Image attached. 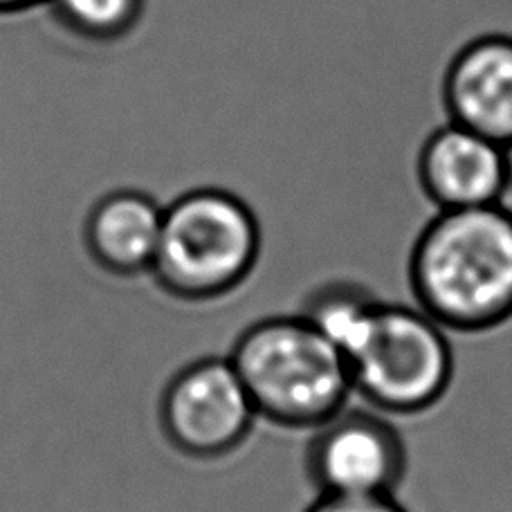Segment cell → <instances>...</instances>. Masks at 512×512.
<instances>
[{
    "instance_id": "obj_14",
    "label": "cell",
    "mask_w": 512,
    "mask_h": 512,
    "mask_svg": "<svg viewBox=\"0 0 512 512\" xmlns=\"http://www.w3.org/2000/svg\"><path fill=\"white\" fill-rule=\"evenodd\" d=\"M504 162H506V196H512V140L504 146Z\"/></svg>"
},
{
    "instance_id": "obj_11",
    "label": "cell",
    "mask_w": 512,
    "mask_h": 512,
    "mask_svg": "<svg viewBox=\"0 0 512 512\" xmlns=\"http://www.w3.org/2000/svg\"><path fill=\"white\" fill-rule=\"evenodd\" d=\"M52 21L79 41L111 45L140 27L146 0H48Z\"/></svg>"
},
{
    "instance_id": "obj_5",
    "label": "cell",
    "mask_w": 512,
    "mask_h": 512,
    "mask_svg": "<svg viewBox=\"0 0 512 512\" xmlns=\"http://www.w3.org/2000/svg\"><path fill=\"white\" fill-rule=\"evenodd\" d=\"M409 472V447L391 416L346 405L308 432L304 474L317 497H396Z\"/></svg>"
},
{
    "instance_id": "obj_7",
    "label": "cell",
    "mask_w": 512,
    "mask_h": 512,
    "mask_svg": "<svg viewBox=\"0 0 512 512\" xmlns=\"http://www.w3.org/2000/svg\"><path fill=\"white\" fill-rule=\"evenodd\" d=\"M416 180L438 212L501 203L506 196L504 146L447 122L420 146Z\"/></svg>"
},
{
    "instance_id": "obj_6",
    "label": "cell",
    "mask_w": 512,
    "mask_h": 512,
    "mask_svg": "<svg viewBox=\"0 0 512 512\" xmlns=\"http://www.w3.org/2000/svg\"><path fill=\"white\" fill-rule=\"evenodd\" d=\"M259 414L230 358L182 367L160 398V427L171 447L198 461L225 459L248 443Z\"/></svg>"
},
{
    "instance_id": "obj_1",
    "label": "cell",
    "mask_w": 512,
    "mask_h": 512,
    "mask_svg": "<svg viewBox=\"0 0 512 512\" xmlns=\"http://www.w3.org/2000/svg\"><path fill=\"white\" fill-rule=\"evenodd\" d=\"M414 304L445 331L483 335L512 322V212L504 203L438 212L411 245Z\"/></svg>"
},
{
    "instance_id": "obj_10",
    "label": "cell",
    "mask_w": 512,
    "mask_h": 512,
    "mask_svg": "<svg viewBox=\"0 0 512 512\" xmlns=\"http://www.w3.org/2000/svg\"><path fill=\"white\" fill-rule=\"evenodd\" d=\"M382 299L371 288L353 279H328L310 288L297 313L306 317L328 342L349 355L369 333Z\"/></svg>"
},
{
    "instance_id": "obj_12",
    "label": "cell",
    "mask_w": 512,
    "mask_h": 512,
    "mask_svg": "<svg viewBox=\"0 0 512 512\" xmlns=\"http://www.w3.org/2000/svg\"><path fill=\"white\" fill-rule=\"evenodd\" d=\"M304 512H407L396 497H364V499H342V497H315Z\"/></svg>"
},
{
    "instance_id": "obj_8",
    "label": "cell",
    "mask_w": 512,
    "mask_h": 512,
    "mask_svg": "<svg viewBox=\"0 0 512 512\" xmlns=\"http://www.w3.org/2000/svg\"><path fill=\"white\" fill-rule=\"evenodd\" d=\"M443 106L454 124L501 146L512 140V36H479L454 54Z\"/></svg>"
},
{
    "instance_id": "obj_4",
    "label": "cell",
    "mask_w": 512,
    "mask_h": 512,
    "mask_svg": "<svg viewBox=\"0 0 512 512\" xmlns=\"http://www.w3.org/2000/svg\"><path fill=\"white\" fill-rule=\"evenodd\" d=\"M353 396L387 416L432 411L454 382L450 331L416 304L382 301L369 333L349 355Z\"/></svg>"
},
{
    "instance_id": "obj_9",
    "label": "cell",
    "mask_w": 512,
    "mask_h": 512,
    "mask_svg": "<svg viewBox=\"0 0 512 512\" xmlns=\"http://www.w3.org/2000/svg\"><path fill=\"white\" fill-rule=\"evenodd\" d=\"M164 207L137 189H120L99 198L84 225L90 259L115 277L151 272L158 254Z\"/></svg>"
},
{
    "instance_id": "obj_3",
    "label": "cell",
    "mask_w": 512,
    "mask_h": 512,
    "mask_svg": "<svg viewBox=\"0 0 512 512\" xmlns=\"http://www.w3.org/2000/svg\"><path fill=\"white\" fill-rule=\"evenodd\" d=\"M261 245L259 218L241 196L200 187L164 207L151 274L180 301H214L252 277Z\"/></svg>"
},
{
    "instance_id": "obj_13",
    "label": "cell",
    "mask_w": 512,
    "mask_h": 512,
    "mask_svg": "<svg viewBox=\"0 0 512 512\" xmlns=\"http://www.w3.org/2000/svg\"><path fill=\"white\" fill-rule=\"evenodd\" d=\"M48 5V0H0V16H18Z\"/></svg>"
},
{
    "instance_id": "obj_2",
    "label": "cell",
    "mask_w": 512,
    "mask_h": 512,
    "mask_svg": "<svg viewBox=\"0 0 512 512\" xmlns=\"http://www.w3.org/2000/svg\"><path fill=\"white\" fill-rule=\"evenodd\" d=\"M227 358L256 414L274 427L310 432L351 405L353 382L344 353L299 313L250 324Z\"/></svg>"
}]
</instances>
